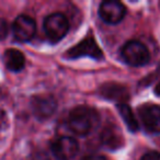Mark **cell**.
<instances>
[{"label":"cell","mask_w":160,"mask_h":160,"mask_svg":"<svg viewBox=\"0 0 160 160\" xmlns=\"http://www.w3.org/2000/svg\"><path fill=\"white\" fill-rule=\"evenodd\" d=\"M99 123V115L92 108L80 105L72 109L69 113L67 124L73 134L86 136Z\"/></svg>","instance_id":"6da1fadb"},{"label":"cell","mask_w":160,"mask_h":160,"mask_svg":"<svg viewBox=\"0 0 160 160\" xmlns=\"http://www.w3.org/2000/svg\"><path fill=\"white\" fill-rule=\"evenodd\" d=\"M121 55L127 65L133 67L144 66L150 59L148 48L142 42L135 40L125 43L121 49Z\"/></svg>","instance_id":"7a4b0ae2"},{"label":"cell","mask_w":160,"mask_h":160,"mask_svg":"<svg viewBox=\"0 0 160 160\" xmlns=\"http://www.w3.org/2000/svg\"><path fill=\"white\" fill-rule=\"evenodd\" d=\"M45 35L52 43H57L66 36L69 31V22L60 12H55L47 16L43 23Z\"/></svg>","instance_id":"3957f363"},{"label":"cell","mask_w":160,"mask_h":160,"mask_svg":"<svg viewBox=\"0 0 160 160\" xmlns=\"http://www.w3.org/2000/svg\"><path fill=\"white\" fill-rule=\"evenodd\" d=\"M51 150L57 160H71L78 153L79 145L72 137L62 136L52 142Z\"/></svg>","instance_id":"277c9868"},{"label":"cell","mask_w":160,"mask_h":160,"mask_svg":"<svg viewBox=\"0 0 160 160\" xmlns=\"http://www.w3.org/2000/svg\"><path fill=\"white\" fill-rule=\"evenodd\" d=\"M126 8L120 1L107 0L99 7V16L108 24H118L124 19Z\"/></svg>","instance_id":"5b68a950"},{"label":"cell","mask_w":160,"mask_h":160,"mask_svg":"<svg viewBox=\"0 0 160 160\" xmlns=\"http://www.w3.org/2000/svg\"><path fill=\"white\" fill-rule=\"evenodd\" d=\"M12 31L19 42H29L35 36L36 23L30 16L21 14L14 20Z\"/></svg>","instance_id":"8992f818"},{"label":"cell","mask_w":160,"mask_h":160,"mask_svg":"<svg viewBox=\"0 0 160 160\" xmlns=\"http://www.w3.org/2000/svg\"><path fill=\"white\" fill-rule=\"evenodd\" d=\"M138 114L146 131L160 134V107L153 104L142 105L138 109Z\"/></svg>","instance_id":"52a82bcc"},{"label":"cell","mask_w":160,"mask_h":160,"mask_svg":"<svg viewBox=\"0 0 160 160\" xmlns=\"http://www.w3.org/2000/svg\"><path fill=\"white\" fill-rule=\"evenodd\" d=\"M67 55L70 58H78L82 57V56H88V57L94 58V59H102L103 58L102 51L92 38H87L81 42L77 43V45L71 47L67 52Z\"/></svg>","instance_id":"ba28073f"},{"label":"cell","mask_w":160,"mask_h":160,"mask_svg":"<svg viewBox=\"0 0 160 160\" xmlns=\"http://www.w3.org/2000/svg\"><path fill=\"white\" fill-rule=\"evenodd\" d=\"M31 108L38 120H46L57 109V102L51 96H35L32 98Z\"/></svg>","instance_id":"9c48e42d"},{"label":"cell","mask_w":160,"mask_h":160,"mask_svg":"<svg viewBox=\"0 0 160 160\" xmlns=\"http://www.w3.org/2000/svg\"><path fill=\"white\" fill-rule=\"evenodd\" d=\"M3 62L8 70L19 72L25 66V58L19 49L9 48L3 54Z\"/></svg>","instance_id":"30bf717a"},{"label":"cell","mask_w":160,"mask_h":160,"mask_svg":"<svg viewBox=\"0 0 160 160\" xmlns=\"http://www.w3.org/2000/svg\"><path fill=\"white\" fill-rule=\"evenodd\" d=\"M118 110L121 114V118H123V121H124L125 124H126L127 128L131 132H133V133L137 132L139 126H138L137 120H136L135 115H134L131 108H129L126 103H118Z\"/></svg>","instance_id":"8fae6325"},{"label":"cell","mask_w":160,"mask_h":160,"mask_svg":"<svg viewBox=\"0 0 160 160\" xmlns=\"http://www.w3.org/2000/svg\"><path fill=\"white\" fill-rule=\"evenodd\" d=\"M103 96L105 98H109L111 100L124 101L127 99V92L124 87H121L115 83H111L110 86H104L102 88Z\"/></svg>","instance_id":"7c38bea8"},{"label":"cell","mask_w":160,"mask_h":160,"mask_svg":"<svg viewBox=\"0 0 160 160\" xmlns=\"http://www.w3.org/2000/svg\"><path fill=\"white\" fill-rule=\"evenodd\" d=\"M101 140H102L103 145L110 147V148H116V147L120 146L121 142V139L118 138V136L116 135L113 129L103 131L102 135H101Z\"/></svg>","instance_id":"4fadbf2b"},{"label":"cell","mask_w":160,"mask_h":160,"mask_svg":"<svg viewBox=\"0 0 160 160\" xmlns=\"http://www.w3.org/2000/svg\"><path fill=\"white\" fill-rule=\"evenodd\" d=\"M140 160H160V152L157 151H148L142 157Z\"/></svg>","instance_id":"5bb4252c"},{"label":"cell","mask_w":160,"mask_h":160,"mask_svg":"<svg viewBox=\"0 0 160 160\" xmlns=\"http://www.w3.org/2000/svg\"><path fill=\"white\" fill-rule=\"evenodd\" d=\"M7 34H8V24L3 19L0 18V40H3L7 36Z\"/></svg>","instance_id":"9a60e30c"},{"label":"cell","mask_w":160,"mask_h":160,"mask_svg":"<svg viewBox=\"0 0 160 160\" xmlns=\"http://www.w3.org/2000/svg\"><path fill=\"white\" fill-rule=\"evenodd\" d=\"M82 160H108L104 156L99 155V153H92V155L85 156L82 158Z\"/></svg>","instance_id":"2e32d148"},{"label":"cell","mask_w":160,"mask_h":160,"mask_svg":"<svg viewBox=\"0 0 160 160\" xmlns=\"http://www.w3.org/2000/svg\"><path fill=\"white\" fill-rule=\"evenodd\" d=\"M155 93L157 94V96L160 97V81L157 83V86L155 87Z\"/></svg>","instance_id":"e0dca14e"}]
</instances>
